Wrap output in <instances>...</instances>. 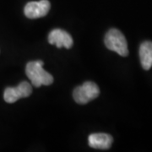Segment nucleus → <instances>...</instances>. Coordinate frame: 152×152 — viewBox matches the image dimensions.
<instances>
[{
  "mask_svg": "<svg viewBox=\"0 0 152 152\" xmlns=\"http://www.w3.org/2000/svg\"><path fill=\"white\" fill-rule=\"evenodd\" d=\"M43 62L41 60L29 62L26 68V73L34 86H50L53 82V77L44 70Z\"/></svg>",
  "mask_w": 152,
  "mask_h": 152,
  "instance_id": "1",
  "label": "nucleus"
},
{
  "mask_svg": "<svg viewBox=\"0 0 152 152\" xmlns=\"http://www.w3.org/2000/svg\"><path fill=\"white\" fill-rule=\"evenodd\" d=\"M104 42L109 50L113 51L120 56L127 57L129 55V48L126 38L118 30H109L105 36Z\"/></svg>",
  "mask_w": 152,
  "mask_h": 152,
  "instance_id": "2",
  "label": "nucleus"
},
{
  "mask_svg": "<svg viewBox=\"0 0 152 152\" xmlns=\"http://www.w3.org/2000/svg\"><path fill=\"white\" fill-rule=\"evenodd\" d=\"M100 90L96 84L94 82H85L80 86L76 87L73 93V97L77 103L86 104L97 97Z\"/></svg>",
  "mask_w": 152,
  "mask_h": 152,
  "instance_id": "3",
  "label": "nucleus"
},
{
  "mask_svg": "<svg viewBox=\"0 0 152 152\" xmlns=\"http://www.w3.org/2000/svg\"><path fill=\"white\" fill-rule=\"evenodd\" d=\"M32 92L31 85L26 81L21 82L16 87H8L4 93V101L8 103H14L19 99L28 97Z\"/></svg>",
  "mask_w": 152,
  "mask_h": 152,
  "instance_id": "4",
  "label": "nucleus"
},
{
  "mask_svg": "<svg viewBox=\"0 0 152 152\" xmlns=\"http://www.w3.org/2000/svg\"><path fill=\"white\" fill-rule=\"evenodd\" d=\"M51 4L48 0H41L39 2H30L24 9L26 16L29 19H38L48 15Z\"/></svg>",
  "mask_w": 152,
  "mask_h": 152,
  "instance_id": "5",
  "label": "nucleus"
},
{
  "mask_svg": "<svg viewBox=\"0 0 152 152\" xmlns=\"http://www.w3.org/2000/svg\"><path fill=\"white\" fill-rule=\"evenodd\" d=\"M48 42L52 45H55L58 48L64 47L69 49L73 46V38L65 31L55 29L49 33Z\"/></svg>",
  "mask_w": 152,
  "mask_h": 152,
  "instance_id": "6",
  "label": "nucleus"
},
{
  "mask_svg": "<svg viewBox=\"0 0 152 152\" xmlns=\"http://www.w3.org/2000/svg\"><path fill=\"white\" fill-rule=\"evenodd\" d=\"M113 141V137L103 133L99 134H92L89 136L88 142L89 145L94 149H100V150H107L112 146Z\"/></svg>",
  "mask_w": 152,
  "mask_h": 152,
  "instance_id": "7",
  "label": "nucleus"
},
{
  "mask_svg": "<svg viewBox=\"0 0 152 152\" xmlns=\"http://www.w3.org/2000/svg\"><path fill=\"white\" fill-rule=\"evenodd\" d=\"M140 58L142 68L149 70L152 67V42L145 41L140 47Z\"/></svg>",
  "mask_w": 152,
  "mask_h": 152,
  "instance_id": "8",
  "label": "nucleus"
}]
</instances>
